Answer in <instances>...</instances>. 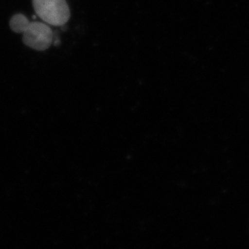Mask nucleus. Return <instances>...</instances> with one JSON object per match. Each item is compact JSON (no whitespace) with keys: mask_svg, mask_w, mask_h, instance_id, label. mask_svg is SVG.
I'll list each match as a JSON object with an SVG mask.
<instances>
[{"mask_svg":"<svg viewBox=\"0 0 249 249\" xmlns=\"http://www.w3.org/2000/svg\"><path fill=\"white\" fill-rule=\"evenodd\" d=\"M9 25L14 32L22 34L23 42L31 49L45 51L53 42V31L47 23L30 22L24 15L18 14L11 18Z\"/></svg>","mask_w":249,"mask_h":249,"instance_id":"nucleus-1","label":"nucleus"},{"mask_svg":"<svg viewBox=\"0 0 249 249\" xmlns=\"http://www.w3.org/2000/svg\"><path fill=\"white\" fill-rule=\"evenodd\" d=\"M36 15L49 25H65L70 18L66 0H33Z\"/></svg>","mask_w":249,"mask_h":249,"instance_id":"nucleus-2","label":"nucleus"}]
</instances>
